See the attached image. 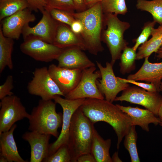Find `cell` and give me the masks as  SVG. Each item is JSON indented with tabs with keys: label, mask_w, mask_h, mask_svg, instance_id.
I'll use <instances>...</instances> for the list:
<instances>
[{
	"label": "cell",
	"mask_w": 162,
	"mask_h": 162,
	"mask_svg": "<svg viewBox=\"0 0 162 162\" xmlns=\"http://www.w3.org/2000/svg\"><path fill=\"white\" fill-rule=\"evenodd\" d=\"M0 162H8L7 159L4 156L1 155L0 156Z\"/></svg>",
	"instance_id": "ee69618b"
},
{
	"label": "cell",
	"mask_w": 162,
	"mask_h": 162,
	"mask_svg": "<svg viewBox=\"0 0 162 162\" xmlns=\"http://www.w3.org/2000/svg\"><path fill=\"white\" fill-rule=\"evenodd\" d=\"M16 127L14 124L9 130L0 134V155L8 162H26L20 155L14 139V132Z\"/></svg>",
	"instance_id": "44dd1931"
},
{
	"label": "cell",
	"mask_w": 162,
	"mask_h": 162,
	"mask_svg": "<svg viewBox=\"0 0 162 162\" xmlns=\"http://www.w3.org/2000/svg\"><path fill=\"white\" fill-rule=\"evenodd\" d=\"M41 13V19L36 25L31 27L27 24L24 26L22 33L23 38L32 36L53 44L59 22L52 17L48 10L45 9Z\"/></svg>",
	"instance_id": "4fadbf2b"
},
{
	"label": "cell",
	"mask_w": 162,
	"mask_h": 162,
	"mask_svg": "<svg viewBox=\"0 0 162 162\" xmlns=\"http://www.w3.org/2000/svg\"><path fill=\"white\" fill-rule=\"evenodd\" d=\"M99 2L104 14L124 15L128 11L125 0H100Z\"/></svg>",
	"instance_id": "f1b7e54d"
},
{
	"label": "cell",
	"mask_w": 162,
	"mask_h": 162,
	"mask_svg": "<svg viewBox=\"0 0 162 162\" xmlns=\"http://www.w3.org/2000/svg\"><path fill=\"white\" fill-rule=\"evenodd\" d=\"M95 66L83 70L80 80L76 87L65 95V98L70 100L82 98L104 99L98 88L96 81L101 77L99 70Z\"/></svg>",
	"instance_id": "52a82bcc"
},
{
	"label": "cell",
	"mask_w": 162,
	"mask_h": 162,
	"mask_svg": "<svg viewBox=\"0 0 162 162\" xmlns=\"http://www.w3.org/2000/svg\"><path fill=\"white\" fill-rule=\"evenodd\" d=\"M156 23L153 21L148 22L145 23L141 33L135 40V44L132 47L134 50L136 51L140 45L148 40V37L151 35Z\"/></svg>",
	"instance_id": "1f68e13d"
},
{
	"label": "cell",
	"mask_w": 162,
	"mask_h": 162,
	"mask_svg": "<svg viewBox=\"0 0 162 162\" xmlns=\"http://www.w3.org/2000/svg\"><path fill=\"white\" fill-rule=\"evenodd\" d=\"M137 52L132 47L127 46L122 51L119 59L120 71L125 74L134 70Z\"/></svg>",
	"instance_id": "4316f807"
},
{
	"label": "cell",
	"mask_w": 162,
	"mask_h": 162,
	"mask_svg": "<svg viewBox=\"0 0 162 162\" xmlns=\"http://www.w3.org/2000/svg\"><path fill=\"white\" fill-rule=\"evenodd\" d=\"M33 74V78L27 86L29 94L39 96L45 100H53L56 95L65 96L51 77L48 68H36Z\"/></svg>",
	"instance_id": "8992f818"
},
{
	"label": "cell",
	"mask_w": 162,
	"mask_h": 162,
	"mask_svg": "<svg viewBox=\"0 0 162 162\" xmlns=\"http://www.w3.org/2000/svg\"><path fill=\"white\" fill-rule=\"evenodd\" d=\"M29 8L19 11L0 21V28L5 36L18 40L23 29L27 24L36 20L35 15Z\"/></svg>",
	"instance_id": "5bb4252c"
},
{
	"label": "cell",
	"mask_w": 162,
	"mask_h": 162,
	"mask_svg": "<svg viewBox=\"0 0 162 162\" xmlns=\"http://www.w3.org/2000/svg\"><path fill=\"white\" fill-rule=\"evenodd\" d=\"M96 63L101 75V79L96 81L98 88L105 100L112 103L117 94L128 88L129 84L121 81L115 76L110 62H106L105 67L98 61Z\"/></svg>",
	"instance_id": "7c38bea8"
},
{
	"label": "cell",
	"mask_w": 162,
	"mask_h": 162,
	"mask_svg": "<svg viewBox=\"0 0 162 162\" xmlns=\"http://www.w3.org/2000/svg\"><path fill=\"white\" fill-rule=\"evenodd\" d=\"M136 7L141 11L149 13L153 21L162 25V0H137Z\"/></svg>",
	"instance_id": "d4e9b609"
},
{
	"label": "cell",
	"mask_w": 162,
	"mask_h": 162,
	"mask_svg": "<svg viewBox=\"0 0 162 162\" xmlns=\"http://www.w3.org/2000/svg\"><path fill=\"white\" fill-rule=\"evenodd\" d=\"M94 124L83 113L80 107L71 118L67 143L71 162H76L80 155L91 153L95 129Z\"/></svg>",
	"instance_id": "3957f363"
},
{
	"label": "cell",
	"mask_w": 162,
	"mask_h": 162,
	"mask_svg": "<svg viewBox=\"0 0 162 162\" xmlns=\"http://www.w3.org/2000/svg\"><path fill=\"white\" fill-rule=\"evenodd\" d=\"M1 100L0 134L9 130L16 122L28 119L30 115L18 96H8Z\"/></svg>",
	"instance_id": "ba28073f"
},
{
	"label": "cell",
	"mask_w": 162,
	"mask_h": 162,
	"mask_svg": "<svg viewBox=\"0 0 162 162\" xmlns=\"http://www.w3.org/2000/svg\"><path fill=\"white\" fill-rule=\"evenodd\" d=\"M112 162H122V160L120 158L117 152H115L111 157Z\"/></svg>",
	"instance_id": "60d3db41"
},
{
	"label": "cell",
	"mask_w": 162,
	"mask_h": 162,
	"mask_svg": "<svg viewBox=\"0 0 162 162\" xmlns=\"http://www.w3.org/2000/svg\"><path fill=\"white\" fill-rule=\"evenodd\" d=\"M47 10L55 9L71 13L75 10L73 0H46Z\"/></svg>",
	"instance_id": "4dcf8cb0"
},
{
	"label": "cell",
	"mask_w": 162,
	"mask_h": 162,
	"mask_svg": "<svg viewBox=\"0 0 162 162\" xmlns=\"http://www.w3.org/2000/svg\"><path fill=\"white\" fill-rule=\"evenodd\" d=\"M118 77L119 80L122 82L134 84L147 91L151 92H159L156 86L153 83H145L132 80L123 78L119 77Z\"/></svg>",
	"instance_id": "e575fe53"
},
{
	"label": "cell",
	"mask_w": 162,
	"mask_h": 162,
	"mask_svg": "<svg viewBox=\"0 0 162 162\" xmlns=\"http://www.w3.org/2000/svg\"><path fill=\"white\" fill-rule=\"evenodd\" d=\"M155 53L156 57L158 59H162V44Z\"/></svg>",
	"instance_id": "7bdbcfd3"
},
{
	"label": "cell",
	"mask_w": 162,
	"mask_h": 162,
	"mask_svg": "<svg viewBox=\"0 0 162 162\" xmlns=\"http://www.w3.org/2000/svg\"><path fill=\"white\" fill-rule=\"evenodd\" d=\"M159 92H162V80L159 86Z\"/></svg>",
	"instance_id": "f6af8a7d"
},
{
	"label": "cell",
	"mask_w": 162,
	"mask_h": 162,
	"mask_svg": "<svg viewBox=\"0 0 162 162\" xmlns=\"http://www.w3.org/2000/svg\"><path fill=\"white\" fill-rule=\"evenodd\" d=\"M27 8L29 5L26 0H0V21Z\"/></svg>",
	"instance_id": "484cf974"
},
{
	"label": "cell",
	"mask_w": 162,
	"mask_h": 162,
	"mask_svg": "<svg viewBox=\"0 0 162 162\" xmlns=\"http://www.w3.org/2000/svg\"><path fill=\"white\" fill-rule=\"evenodd\" d=\"M48 70L51 77L65 96L77 86L82 70L62 68L54 64H50Z\"/></svg>",
	"instance_id": "9a60e30c"
},
{
	"label": "cell",
	"mask_w": 162,
	"mask_h": 162,
	"mask_svg": "<svg viewBox=\"0 0 162 162\" xmlns=\"http://www.w3.org/2000/svg\"><path fill=\"white\" fill-rule=\"evenodd\" d=\"M51 136L30 131L22 135V139L27 141L30 146V162H43L48 156Z\"/></svg>",
	"instance_id": "e0dca14e"
},
{
	"label": "cell",
	"mask_w": 162,
	"mask_h": 162,
	"mask_svg": "<svg viewBox=\"0 0 162 162\" xmlns=\"http://www.w3.org/2000/svg\"><path fill=\"white\" fill-rule=\"evenodd\" d=\"M83 51L78 47L63 49L57 58L58 66L70 69H85L95 66Z\"/></svg>",
	"instance_id": "2e32d148"
},
{
	"label": "cell",
	"mask_w": 162,
	"mask_h": 162,
	"mask_svg": "<svg viewBox=\"0 0 162 162\" xmlns=\"http://www.w3.org/2000/svg\"><path fill=\"white\" fill-rule=\"evenodd\" d=\"M43 162H71V157L67 145L61 146L53 154L44 159Z\"/></svg>",
	"instance_id": "f546056e"
},
{
	"label": "cell",
	"mask_w": 162,
	"mask_h": 162,
	"mask_svg": "<svg viewBox=\"0 0 162 162\" xmlns=\"http://www.w3.org/2000/svg\"><path fill=\"white\" fill-rule=\"evenodd\" d=\"M53 44L62 49L78 47L86 50L84 42L80 35L74 33L70 26L59 23L56 31Z\"/></svg>",
	"instance_id": "ffe728a7"
},
{
	"label": "cell",
	"mask_w": 162,
	"mask_h": 162,
	"mask_svg": "<svg viewBox=\"0 0 162 162\" xmlns=\"http://www.w3.org/2000/svg\"><path fill=\"white\" fill-rule=\"evenodd\" d=\"M115 101H125L140 105L158 116L162 104V96L158 92H149L137 86H129L116 98Z\"/></svg>",
	"instance_id": "30bf717a"
},
{
	"label": "cell",
	"mask_w": 162,
	"mask_h": 162,
	"mask_svg": "<svg viewBox=\"0 0 162 162\" xmlns=\"http://www.w3.org/2000/svg\"><path fill=\"white\" fill-rule=\"evenodd\" d=\"M29 5V8L35 12L41 13L45 9L46 0H26Z\"/></svg>",
	"instance_id": "d590c367"
},
{
	"label": "cell",
	"mask_w": 162,
	"mask_h": 162,
	"mask_svg": "<svg viewBox=\"0 0 162 162\" xmlns=\"http://www.w3.org/2000/svg\"><path fill=\"white\" fill-rule=\"evenodd\" d=\"M124 147L130 154L131 162H140V160L137 152V135L135 126H132L124 136Z\"/></svg>",
	"instance_id": "83f0119b"
},
{
	"label": "cell",
	"mask_w": 162,
	"mask_h": 162,
	"mask_svg": "<svg viewBox=\"0 0 162 162\" xmlns=\"http://www.w3.org/2000/svg\"><path fill=\"white\" fill-rule=\"evenodd\" d=\"M80 108L94 124L104 122L112 126L117 135L116 147L118 149L123 139L132 126L129 116L116 104L104 99L86 98Z\"/></svg>",
	"instance_id": "6da1fadb"
},
{
	"label": "cell",
	"mask_w": 162,
	"mask_h": 162,
	"mask_svg": "<svg viewBox=\"0 0 162 162\" xmlns=\"http://www.w3.org/2000/svg\"><path fill=\"white\" fill-rule=\"evenodd\" d=\"M111 143L110 139L104 140L95 129L91 153L94 157L97 162H112L109 152Z\"/></svg>",
	"instance_id": "7402d4cb"
},
{
	"label": "cell",
	"mask_w": 162,
	"mask_h": 162,
	"mask_svg": "<svg viewBox=\"0 0 162 162\" xmlns=\"http://www.w3.org/2000/svg\"><path fill=\"white\" fill-rule=\"evenodd\" d=\"M72 14L75 19L82 24L83 29L80 36L86 50L94 55L103 51L104 48L101 42L104 26V14L99 2L84 11Z\"/></svg>",
	"instance_id": "7a4b0ae2"
},
{
	"label": "cell",
	"mask_w": 162,
	"mask_h": 162,
	"mask_svg": "<svg viewBox=\"0 0 162 162\" xmlns=\"http://www.w3.org/2000/svg\"><path fill=\"white\" fill-rule=\"evenodd\" d=\"M75 10L77 12H80L86 10L88 8L86 0H73Z\"/></svg>",
	"instance_id": "f35d334b"
},
{
	"label": "cell",
	"mask_w": 162,
	"mask_h": 162,
	"mask_svg": "<svg viewBox=\"0 0 162 162\" xmlns=\"http://www.w3.org/2000/svg\"><path fill=\"white\" fill-rule=\"evenodd\" d=\"M104 14V26L101 40L107 45L111 56L110 63L113 65L119 59L122 52L127 47L128 43L124 39L125 31L129 28L130 23L119 19L113 14Z\"/></svg>",
	"instance_id": "5b68a950"
},
{
	"label": "cell",
	"mask_w": 162,
	"mask_h": 162,
	"mask_svg": "<svg viewBox=\"0 0 162 162\" xmlns=\"http://www.w3.org/2000/svg\"><path fill=\"white\" fill-rule=\"evenodd\" d=\"M76 162H97L93 155L91 153L83 154L77 159Z\"/></svg>",
	"instance_id": "74e56055"
},
{
	"label": "cell",
	"mask_w": 162,
	"mask_h": 162,
	"mask_svg": "<svg viewBox=\"0 0 162 162\" xmlns=\"http://www.w3.org/2000/svg\"><path fill=\"white\" fill-rule=\"evenodd\" d=\"M85 98L73 100H68L56 95L53 100L56 103L59 104L63 110L62 129L56 140L50 144L49 155L55 152L61 146L67 145L71 118L75 111L82 104Z\"/></svg>",
	"instance_id": "8fae6325"
},
{
	"label": "cell",
	"mask_w": 162,
	"mask_h": 162,
	"mask_svg": "<svg viewBox=\"0 0 162 162\" xmlns=\"http://www.w3.org/2000/svg\"><path fill=\"white\" fill-rule=\"evenodd\" d=\"M24 40L20 46V50L37 61L49 62L56 60L63 50L32 36Z\"/></svg>",
	"instance_id": "9c48e42d"
},
{
	"label": "cell",
	"mask_w": 162,
	"mask_h": 162,
	"mask_svg": "<svg viewBox=\"0 0 162 162\" xmlns=\"http://www.w3.org/2000/svg\"><path fill=\"white\" fill-rule=\"evenodd\" d=\"M152 38L138 48L136 60L149 57L153 52L156 53L162 44V25L153 30Z\"/></svg>",
	"instance_id": "603a6c76"
},
{
	"label": "cell",
	"mask_w": 162,
	"mask_h": 162,
	"mask_svg": "<svg viewBox=\"0 0 162 162\" xmlns=\"http://www.w3.org/2000/svg\"><path fill=\"white\" fill-rule=\"evenodd\" d=\"M47 10L49 11L52 17L56 20L69 26L75 20L72 14V13L55 9Z\"/></svg>",
	"instance_id": "d6a6232c"
},
{
	"label": "cell",
	"mask_w": 162,
	"mask_h": 162,
	"mask_svg": "<svg viewBox=\"0 0 162 162\" xmlns=\"http://www.w3.org/2000/svg\"><path fill=\"white\" fill-rule=\"evenodd\" d=\"M13 78L11 75H8L4 83L0 86V99L14 94L11 92L13 88Z\"/></svg>",
	"instance_id": "836d02e7"
},
{
	"label": "cell",
	"mask_w": 162,
	"mask_h": 162,
	"mask_svg": "<svg viewBox=\"0 0 162 162\" xmlns=\"http://www.w3.org/2000/svg\"><path fill=\"white\" fill-rule=\"evenodd\" d=\"M14 39L6 37L3 35L0 28V73L5 68L13 69L14 66L12 59V53L14 45Z\"/></svg>",
	"instance_id": "cb8c5ba5"
},
{
	"label": "cell",
	"mask_w": 162,
	"mask_h": 162,
	"mask_svg": "<svg viewBox=\"0 0 162 162\" xmlns=\"http://www.w3.org/2000/svg\"><path fill=\"white\" fill-rule=\"evenodd\" d=\"M116 105L129 116L132 121V125L139 126L146 131H149L150 124H153L155 125L159 124L160 120L158 118L147 109H142L137 107L124 106L117 104Z\"/></svg>",
	"instance_id": "d6986e66"
},
{
	"label": "cell",
	"mask_w": 162,
	"mask_h": 162,
	"mask_svg": "<svg viewBox=\"0 0 162 162\" xmlns=\"http://www.w3.org/2000/svg\"><path fill=\"white\" fill-rule=\"evenodd\" d=\"M158 116L160 120L159 124L162 127V104L158 112Z\"/></svg>",
	"instance_id": "b9f144b4"
},
{
	"label": "cell",
	"mask_w": 162,
	"mask_h": 162,
	"mask_svg": "<svg viewBox=\"0 0 162 162\" xmlns=\"http://www.w3.org/2000/svg\"><path fill=\"white\" fill-rule=\"evenodd\" d=\"M56 104L52 100L39 101L28 118L30 131L58 137V130L62 126L63 114L56 112Z\"/></svg>",
	"instance_id": "277c9868"
},
{
	"label": "cell",
	"mask_w": 162,
	"mask_h": 162,
	"mask_svg": "<svg viewBox=\"0 0 162 162\" xmlns=\"http://www.w3.org/2000/svg\"><path fill=\"white\" fill-rule=\"evenodd\" d=\"M148 58L149 57L145 58L140 68L134 74L129 75L127 79L153 83L159 92V86L162 80V62L151 63L149 61Z\"/></svg>",
	"instance_id": "ac0fdd59"
},
{
	"label": "cell",
	"mask_w": 162,
	"mask_h": 162,
	"mask_svg": "<svg viewBox=\"0 0 162 162\" xmlns=\"http://www.w3.org/2000/svg\"><path fill=\"white\" fill-rule=\"evenodd\" d=\"M70 27L72 31L77 34L80 35L82 32L83 26L79 20L75 19Z\"/></svg>",
	"instance_id": "8d00e7d4"
},
{
	"label": "cell",
	"mask_w": 162,
	"mask_h": 162,
	"mask_svg": "<svg viewBox=\"0 0 162 162\" xmlns=\"http://www.w3.org/2000/svg\"><path fill=\"white\" fill-rule=\"evenodd\" d=\"M100 0H86V2L87 7L89 8L98 2H99Z\"/></svg>",
	"instance_id": "ab89813d"
}]
</instances>
